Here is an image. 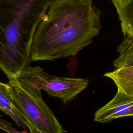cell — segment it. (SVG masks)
<instances>
[{
    "instance_id": "8992f818",
    "label": "cell",
    "mask_w": 133,
    "mask_h": 133,
    "mask_svg": "<svg viewBox=\"0 0 133 133\" xmlns=\"http://www.w3.org/2000/svg\"><path fill=\"white\" fill-rule=\"evenodd\" d=\"M0 110L8 115L20 128L31 133H39L26 119L12 96L8 83L0 82Z\"/></svg>"
},
{
    "instance_id": "ba28073f",
    "label": "cell",
    "mask_w": 133,
    "mask_h": 133,
    "mask_svg": "<svg viewBox=\"0 0 133 133\" xmlns=\"http://www.w3.org/2000/svg\"><path fill=\"white\" fill-rule=\"evenodd\" d=\"M117 52L118 56L113 63L115 69L133 66V37L124 35Z\"/></svg>"
},
{
    "instance_id": "7a4b0ae2",
    "label": "cell",
    "mask_w": 133,
    "mask_h": 133,
    "mask_svg": "<svg viewBox=\"0 0 133 133\" xmlns=\"http://www.w3.org/2000/svg\"><path fill=\"white\" fill-rule=\"evenodd\" d=\"M54 0H0V69L16 79L31 61L36 29Z\"/></svg>"
},
{
    "instance_id": "3957f363",
    "label": "cell",
    "mask_w": 133,
    "mask_h": 133,
    "mask_svg": "<svg viewBox=\"0 0 133 133\" xmlns=\"http://www.w3.org/2000/svg\"><path fill=\"white\" fill-rule=\"evenodd\" d=\"M16 79L28 90L41 94V90L43 89L50 96L60 99L64 103L85 89L89 83L86 78L51 75L39 66L29 65Z\"/></svg>"
},
{
    "instance_id": "30bf717a",
    "label": "cell",
    "mask_w": 133,
    "mask_h": 133,
    "mask_svg": "<svg viewBox=\"0 0 133 133\" xmlns=\"http://www.w3.org/2000/svg\"><path fill=\"white\" fill-rule=\"evenodd\" d=\"M0 129L7 133H28L25 130L20 131L16 128L13 127L11 124L7 121L3 119L0 115Z\"/></svg>"
},
{
    "instance_id": "52a82bcc",
    "label": "cell",
    "mask_w": 133,
    "mask_h": 133,
    "mask_svg": "<svg viewBox=\"0 0 133 133\" xmlns=\"http://www.w3.org/2000/svg\"><path fill=\"white\" fill-rule=\"evenodd\" d=\"M104 76L111 78L118 89L133 96V66L114 69Z\"/></svg>"
},
{
    "instance_id": "5b68a950",
    "label": "cell",
    "mask_w": 133,
    "mask_h": 133,
    "mask_svg": "<svg viewBox=\"0 0 133 133\" xmlns=\"http://www.w3.org/2000/svg\"><path fill=\"white\" fill-rule=\"evenodd\" d=\"M129 116H133V96L117 88L113 99L95 112L94 121L104 123Z\"/></svg>"
},
{
    "instance_id": "277c9868",
    "label": "cell",
    "mask_w": 133,
    "mask_h": 133,
    "mask_svg": "<svg viewBox=\"0 0 133 133\" xmlns=\"http://www.w3.org/2000/svg\"><path fill=\"white\" fill-rule=\"evenodd\" d=\"M8 83L15 101L39 133L65 132L54 113L42 99L41 94L28 90L16 79L9 80Z\"/></svg>"
},
{
    "instance_id": "8fae6325",
    "label": "cell",
    "mask_w": 133,
    "mask_h": 133,
    "mask_svg": "<svg viewBox=\"0 0 133 133\" xmlns=\"http://www.w3.org/2000/svg\"><path fill=\"white\" fill-rule=\"evenodd\" d=\"M113 5H114L115 8L119 7L125 6L131 2L132 0H110Z\"/></svg>"
},
{
    "instance_id": "6da1fadb",
    "label": "cell",
    "mask_w": 133,
    "mask_h": 133,
    "mask_svg": "<svg viewBox=\"0 0 133 133\" xmlns=\"http://www.w3.org/2000/svg\"><path fill=\"white\" fill-rule=\"evenodd\" d=\"M101 28L100 10L92 0H54L36 29L31 61L75 55Z\"/></svg>"
},
{
    "instance_id": "9c48e42d",
    "label": "cell",
    "mask_w": 133,
    "mask_h": 133,
    "mask_svg": "<svg viewBox=\"0 0 133 133\" xmlns=\"http://www.w3.org/2000/svg\"><path fill=\"white\" fill-rule=\"evenodd\" d=\"M116 9L124 35L133 37V0Z\"/></svg>"
}]
</instances>
